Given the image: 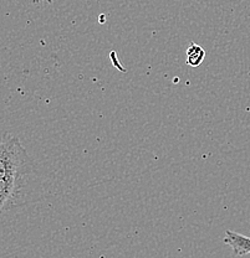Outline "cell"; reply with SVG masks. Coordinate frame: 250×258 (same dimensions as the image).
Returning a JSON list of instances; mask_svg holds the SVG:
<instances>
[{
  "mask_svg": "<svg viewBox=\"0 0 250 258\" xmlns=\"http://www.w3.org/2000/svg\"><path fill=\"white\" fill-rule=\"evenodd\" d=\"M33 160L15 136L3 134L0 144V209L10 211L23 204L30 176Z\"/></svg>",
  "mask_w": 250,
  "mask_h": 258,
  "instance_id": "cell-1",
  "label": "cell"
},
{
  "mask_svg": "<svg viewBox=\"0 0 250 258\" xmlns=\"http://www.w3.org/2000/svg\"><path fill=\"white\" fill-rule=\"evenodd\" d=\"M204 57H206V51L204 48L192 42L187 50V64L190 67H198L203 63Z\"/></svg>",
  "mask_w": 250,
  "mask_h": 258,
  "instance_id": "cell-2",
  "label": "cell"
},
{
  "mask_svg": "<svg viewBox=\"0 0 250 258\" xmlns=\"http://www.w3.org/2000/svg\"><path fill=\"white\" fill-rule=\"evenodd\" d=\"M39 2H42V0H33V3H39ZM46 3H51L53 0H45Z\"/></svg>",
  "mask_w": 250,
  "mask_h": 258,
  "instance_id": "cell-3",
  "label": "cell"
}]
</instances>
